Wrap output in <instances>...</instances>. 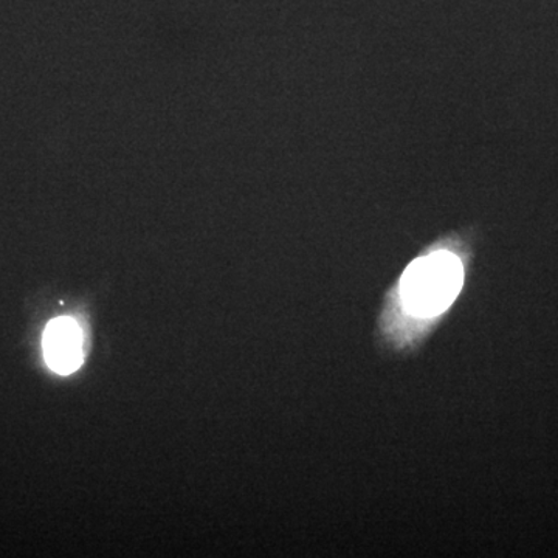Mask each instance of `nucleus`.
<instances>
[{
    "instance_id": "obj_2",
    "label": "nucleus",
    "mask_w": 558,
    "mask_h": 558,
    "mask_svg": "<svg viewBox=\"0 0 558 558\" xmlns=\"http://www.w3.org/2000/svg\"><path fill=\"white\" fill-rule=\"evenodd\" d=\"M44 354L47 365L54 373L68 376L75 373L84 362L83 330L70 317L51 319L44 332Z\"/></svg>"
},
{
    "instance_id": "obj_1",
    "label": "nucleus",
    "mask_w": 558,
    "mask_h": 558,
    "mask_svg": "<svg viewBox=\"0 0 558 558\" xmlns=\"http://www.w3.org/2000/svg\"><path fill=\"white\" fill-rule=\"evenodd\" d=\"M464 264L451 250H433L403 271L395 296L381 314V330L398 347H410L435 326L458 299Z\"/></svg>"
}]
</instances>
